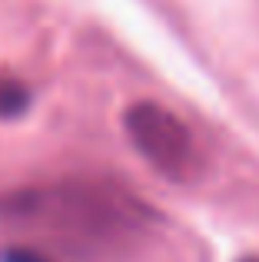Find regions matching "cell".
Instances as JSON below:
<instances>
[{
	"instance_id": "1",
	"label": "cell",
	"mask_w": 259,
	"mask_h": 262,
	"mask_svg": "<svg viewBox=\"0 0 259 262\" xmlns=\"http://www.w3.org/2000/svg\"><path fill=\"white\" fill-rule=\"evenodd\" d=\"M0 223L77 259H120L156 243L163 219L143 199L103 179H60L0 196Z\"/></svg>"
},
{
	"instance_id": "2",
	"label": "cell",
	"mask_w": 259,
	"mask_h": 262,
	"mask_svg": "<svg viewBox=\"0 0 259 262\" xmlns=\"http://www.w3.org/2000/svg\"><path fill=\"white\" fill-rule=\"evenodd\" d=\"M123 126L136 153L166 179H189L200 166V153L189 126L160 103H133L123 116Z\"/></svg>"
},
{
	"instance_id": "3",
	"label": "cell",
	"mask_w": 259,
	"mask_h": 262,
	"mask_svg": "<svg viewBox=\"0 0 259 262\" xmlns=\"http://www.w3.org/2000/svg\"><path fill=\"white\" fill-rule=\"evenodd\" d=\"M30 103V90L13 77H0V120L20 116Z\"/></svg>"
},
{
	"instance_id": "4",
	"label": "cell",
	"mask_w": 259,
	"mask_h": 262,
	"mask_svg": "<svg viewBox=\"0 0 259 262\" xmlns=\"http://www.w3.org/2000/svg\"><path fill=\"white\" fill-rule=\"evenodd\" d=\"M0 262H50L44 252L30 249V246H13V249H4L0 252Z\"/></svg>"
},
{
	"instance_id": "5",
	"label": "cell",
	"mask_w": 259,
	"mask_h": 262,
	"mask_svg": "<svg viewBox=\"0 0 259 262\" xmlns=\"http://www.w3.org/2000/svg\"><path fill=\"white\" fill-rule=\"evenodd\" d=\"M243 262H259V259H243Z\"/></svg>"
}]
</instances>
